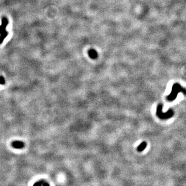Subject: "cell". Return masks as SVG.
I'll return each instance as SVG.
<instances>
[{
    "label": "cell",
    "instance_id": "6",
    "mask_svg": "<svg viewBox=\"0 0 186 186\" xmlns=\"http://www.w3.org/2000/svg\"><path fill=\"white\" fill-rule=\"evenodd\" d=\"M5 84V79L3 76H0V84L4 85Z\"/></svg>",
    "mask_w": 186,
    "mask_h": 186
},
{
    "label": "cell",
    "instance_id": "2",
    "mask_svg": "<svg viewBox=\"0 0 186 186\" xmlns=\"http://www.w3.org/2000/svg\"><path fill=\"white\" fill-rule=\"evenodd\" d=\"M11 146L15 149H21L24 147V143L22 141H15L11 143Z\"/></svg>",
    "mask_w": 186,
    "mask_h": 186
},
{
    "label": "cell",
    "instance_id": "1",
    "mask_svg": "<svg viewBox=\"0 0 186 186\" xmlns=\"http://www.w3.org/2000/svg\"><path fill=\"white\" fill-rule=\"evenodd\" d=\"M8 24V21L6 17H3L2 19V25L0 26V44L8 35V32L6 31V28Z\"/></svg>",
    "mask_w": 186,
    "mask_h": 186
},
{
    "label": "cell",
    "instance_id": "4",
    "mask_svg": "<svg viewBox=\"0 0 186 186\" xmlns=\"http://www.w3.org/2000/svg\"><path fill=\"white\" fill-rule=\"evenodd\" d=\"M92 54V55H89V56L90 57H92V58H95V57L96 58V56H97L96 54L95 55V54H96V52L94 50H90L89 52V54Z\"/></svg>",
    "mask_w": 186,
    "mask_h": 186
},
{
    "label": "cell",
    "instance_id": "3",
    "mask_svg": "<svg viewBox=\"0 0 186 186\" xmlns=\"http://www.w3.org/2000/svg\"><path fill=\"white\" fill-rule=\"evenodd\" d=\"M146 145L145 143H143L141 145H140V146L138 147V150L140 151H142L144 149V148H145Z\"/></svg>",
    "mask_w": 186,
    "mask_h": 186
},
{
    "label": "cell",
    "instance_id": "7",
    "mask_svg": "<svg viewBox=\"0 0 186 186\" xmlns=\"http://www.w3.org/2000/svg\"><path fill=\"white\" fill-rule=\"evenodd\" d=\"M42 186H50V185H49V184L47 183V182H45V181H44Z\"/></svg>",
    "mask_w": 186,
    "mask_h": 186
},
{
    "label": "cell",
    "instance_id": "5",
    "mask_svg": "<svg viewBox=\"0 0 186 186\" xmlns=\"http://www.w3.org/2000/svg\"><path fill=\"white\" fill-rule=\"evenodd\" d=\"M43 181L44 180H40V181H37L36 183L34 184L33 186H42Z\"/></svg>",
    "mask_w": 186,
    "mask_h": 186
}]
</instances>
